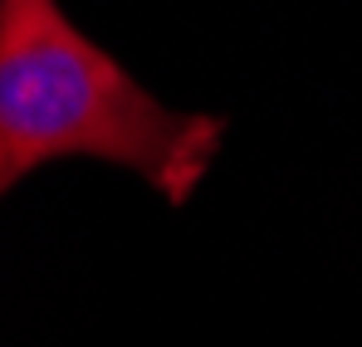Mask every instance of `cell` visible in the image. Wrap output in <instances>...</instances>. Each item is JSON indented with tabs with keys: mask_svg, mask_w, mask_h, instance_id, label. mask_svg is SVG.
I'll return each mask as SVG.
<instances>
[{
	"mask_svg": "<svg viewBox=\"0 0 362 347\" xmlns=\"http://www.w3.org/2000/svg\"><path fill=\"white\" fill-rule=\"evenodd\" d=\"M0 137L20 176L98 157L186 201L221 152V122L167 108L54 0H0Z\"/></svg>",
	"mask_w": 362,
	"mask_h": 347,
	"instance_id": "6da1fadb",
	"label": "cell"
},
{
	"mask_svg": "<svg viewBox=\"0 0 362 347\" xmlns=\"http://www.w3.org/2000/svg\"><path fill=\"white\" fill-rule=\"evenodd\" d=\"M15 181H20V167H15V157H10V147H5V137H0V196H5Z\"/></svg>",
	"mask_w": 362,
	"mask_h": 347,
	"instance_id": "7a4b0ae2",
	"label": "cell"
}]
</instances>
